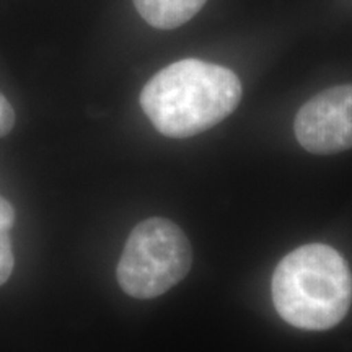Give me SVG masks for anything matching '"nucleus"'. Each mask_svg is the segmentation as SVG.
<instances>
[{"mask_svg":"<svg viewBox=\"0 0 352 352\" xmlns=\"http://www.w3.org/2000/svg\"><path fill=\"white\" fill-rule=\"evenodd\" d=\"M272 302L280 318L307 331L336 327L352 303L346 259L323 243H308L280 259L272 276Z\"/></svg>","mask_w":352,"mask_h":352,"instance_id":"nucleus-2","label":"nucleus"},{"mask_svg":"<svg viewBox=\"0 0 352 352\" xmlns=\"http://www.w3.org/2000/svg\"><path fill=\"white\" fill-rule=\"evenodd\" d=\"M15 126V111L8 100L0 94V138L7 135Z\"/></svg>","mask_w":352,"mask_h":352,"instance_id":"nucleus-7","label":"nucleus"},{"mask_svg":"<svg viewBox=\"0 0 352 352\" xmlns=\"http://www.w3.org/2000/svg\"><path fill=\"white\" fill-rule=\"evenodd\" d=\"M294 132L298 144L316 155L352 148V85H338L311 96L298 109Z\"/></svg>","mask_w":352,"mask_h":352,"instance_id":"nucleus-4","label":"nucleus"},{"mask_svg":"<svg viewBox=\"0 0 352 352\" xmlns=\"http://www.w3.org/2000/svg\"><path fill=\"white\" fill-rule=\"evenodd\" d=\"M13 226H15V209L6 197L0 196V285L7 283L15 266L10 239Z\"/></svg>","mask_w":352,"mask_h":352,"instance_id":"nucleus-6","label":"nucleus"},{"mask_svg":"<svg viewBox=\"0 0 352 352\" xmlns=\"http://www.w3.org/2000/svg\"><path fill=\"white\" fill-rule=\"evenodd\" d=\"M208 0H134L140 16L158 30L178 28L192 19Z\"/></svg>","mask_w":352,"mask_h":352,"instance_id":"nucleus-5","label":"nucleus"},{"mask_svg":"<svg viewBox=\"0 0 352 352\" xmlns=\"http://www.w3.org/2000/svg\"><path fill=\"white\" fill-rule=\"evenodd\" d=\"M191 264L192 248L182 228L152 217L131 232L118 263V284L134 298H155L182 283Z\"/></svg>","mask_w":352,"mask_h":352,"instance_id":"nucleus-3","label":"nucleus"},{"mask_svg":"<svg viewBox=\"0 0 352 352\" xmlns=\"http://www.w3.org/2000/svg\"><path fill=\"white\" fill-rule=\"evenodd\" d=\"M240 100V78L230 69L183 59L145 83L140 107L160 134L186 139L217 126L235 111Z\"/></svg>","mask_w":352,"mask_h":352,"instance_id":"nucleus-1","label":"nucleus"}]
</instances>
